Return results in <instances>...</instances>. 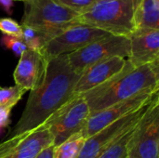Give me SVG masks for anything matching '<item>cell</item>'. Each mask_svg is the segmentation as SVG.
Instances as JSON below:
<instances>
[{
	"mask_svg": "<svg viewBox=\"0 0 159 158\" xmlns=\"http://www.w3.org/2000/svg\"><path fill=\"white\" fill-rule=\"evenodd\" d=\"M80 74L71 67L66 55L46 58L40 82L31 90L22 115L7 137L34 129L60 111L75 96Z\"/></svg>",
	"mask_w": 159,
	"mask_h": 158,
	"instance_id": "6da1fadb",
	"label": "cell"
},
{
	"mask_svg": "<svg viewBox=\"0 0 159 158\" xmlns=\"http://www.w3.org/2000/svg\"><path fill=\"white\" fill-rule=\"evenodd\" d=\"M155 91H159V61L134 67L127 60L122 71L81 95L93 114L142 93Z\"/></svg>",
	"mask_w": 159,
	"mask_h": 158,
	"instance_id": "7a4b0ae2",
	"label": "cell"
},
{
	"mask_svg": "<svg viewBox=\"0 0 159 158\" xmlns=\"http://www.w3.org/2000/svg\"><path fill=\"white\" fill-rule=\"evenodd\" d=\"M140 0H100L78 15L75 24H85L113 35L129 36L135 31L134 13Z\"/></svg>",
	"mask_w": 159,
	"mask_h": 158,
	"instance_id": "3957f363",
	"label": "cell"
},
{
	"mask_svg": "<svg viewBox=\"0 0 159 158\" xmlns=\"http://www.w3.org/2000/svg\"><path fill=\"white\" fill-rule=\"evenodd\" d=\"M78 15L53 0H25L20 25L41 33L49 41L75 25Z\"/></svg>",
	"mask_w": 159,
	"mask_h": 158,
	"instance_id": "277c9868",
	"label": "cell"
},
{
	"mask_svg": "<svg viewBox=\"0 0 159 158\" xmlns=\"http://www.w3.org/2000/svg\"><path fill=\"white\" fill-rule=\"evenodd\" d=\"M90 115V110L82 95L74 96L60 111L46 121L55 146L81 132Z\"/></svg>",
	"mask_w": 159,
	"mask_h": 158,
	"instance_id": "5b68a950",
	"label": "cell"
},
{
	"mask_svg": "<svg viewBox=\"0 0 159 158\" xmlns=\"http://www.w3.org/2000/svg\"><path fill=\"white\" fill-rule=\"evenodd\" d=\"M129 53V38L111 34L65 55L71 67L82 73L89 66L111 57L118 56L127 59Z\"/></svg>",
	"mask_w": 159,
	"mask_h": 158,
	"instance_id": "8992f818",
	"label": "cell"
},
{
	"mask_svg": "<svg viewBox=\"0 0 159 158\" xmlns=\"http://www.w3.org/2000/svg\"><path fill=\"white\" fill-rule=\"evenodd\" d=\"M108 35L111 34L101 29L85 24H75L48 41L39 52L45 58L65 55Z\"/></svg>",
	"mask_w": 159,
	"mask_h": 158,
	"instance_id": "52a82bcc",
	"label": "cell"
},
{
	"mask_svg": "<svg viewBox=\"0 0 159 158\" xmlns=\"http://www.w3.org/2000/svg\"><path fill=\"white\" fill-rule=\"evenodd\" d=\"M140 158H159V95L154 97L129 142Z\"/></svg>",
	"mask_w": 159,
	"mask_h": 158,
	"instance_id": "ba28073f",
	"label": "cell"
},
{
	"mask_svg": "<svg viewBox=\"0 0 159 158\" xmlns=\"http://www.w3.org/2000/svg\"><path fill=\"white\" fill-rule=\"evenodd\" d=\"M52 143L53 138L45 122L34 129L7 137L0 142V158H35Z\"/></svg>",
	"mask_w": 159,
	"mask_h": 158,
	"instance_id": "9c48e42d",
	"label": "cell"
},
{
	"mask_svg": "<svg viewBox=\"0 0 159 158\" xmlns=\"http://www.w3.org/2000/svg\"><path fill=\"white\" fill-rule=\"evenodd\" d=\"M158 92H144L99 112L90 114L85 128L81 131L82 135L88 139L108 125L142 109L147 105Z\"/></svg>",
	"mask_w": 159,
	"mask_h": 158,
	"instance_id": "30bf717a",
	"label": "cell"
},
{
	"mask_svg": "<svg viewBox=\"0 0 159 158\" xmlns=\"http://www.w3.org/2000/svg\"><path fill=\"white\" fill-rule=\"evenodd\" d=\"M150 102L142 109L108 125L92 136L89 137L77 158L98 157L113 142L140 122Z\"/></svg>",
	"mask_w": 159,
	"mask_h": 158,
	"instance_id": "8fae6325",
	"label": "cell"
},
{
	"mask_svg": "<svg viewBox=\"0 0 159 158\" xmlns=\"http://www.w3.org/2000/svg\"><path fill=\"white\" fill-rule=\"evenodd\" d=\"M126 62L127 59L115 56L89 66L81 73L75 86L74 95H81L103 84L122 71Z\"/></svg>",
	"mask_w": 159,
	"mask_h": 158,
	"instance_id": "7c38bea8",
	"label": "cell"
},
{
	"mask_svg": "<svg viewBox=\"0 0 159 158\" xmlns=\"http://www.w3.org/2000/svg\"><path fill=\"white\" fill-rule=\"evenodd\" d=\"M129 53L127 60L139 67L159 61V30L135 31L129 36Z\"/></svg>",
	"mask_w": 159,
	"mask_h": 158,
	"instance_id": "4fadbf2b",
	"label": "cell"
},
{
	"mask_svg": "<svg viewBox=\"0 0 159 158\" xmlns=\"http://www.w3.org/2000/svg\"><path fill=\"white\" fill-rule=\"evenodd\" d=\"M45 65L46 58L39 51L27 49L20 55L13 73L15 85L25 91L33 90L40 82Z\"/></svg>",
	"mask_w": 159,
	"mask_h": 158,
	"instance_id": "5bb4252c",
	"label": "cell"
},
{
	"mask_svg": "<svg viewBox=\"0 0 159 158\" xmlns=\"http://www.w3.org/2000/svg\"><path fill=\"white\" fill-rule=\"evenodd\" d=\"M134 25L135 31L159 30V0H140L134 13Z\"/></svg>",
	"mask_w": 159,
	"mask_h": 158,
	"instance_id": "9a60e30c",
	"label": "cell"
},
{
	"mask_svg": "<svg viewBox=\"0 0 159 158\" xmlns=\"http://www.w3.org/2000/svg\"><path fill=\"white\" fill-rule=\"evenodd\" d=\"M86 140L81 132L71 136L62 143L55 146L53 158H77Z\"/></svg>",
	"mask_w": 159,
	"mask_h": 158,
	"instance_id": "2e32d148",
	"label": "cell"
},
{
	"mask_svg": "<svg viewBox=\"0 0 159 158\" xmlns=\"http://www.w3.org/2000/svg\"><path fill=\"white\" fill-rule=\"evenodd\" d=\"M137 125L122 134L115 142H113L97 158H127L129 144Z\"/></svg>",
	"mask_w": 159,
	"mask_h": 158,
	"instance_id": "e0dca14e",
	"label": "cell"
},
{
	"mask_svg": "<svg viewBox=\"0 0 159 158\" xmlns=\"http://www.w3.org/2000/svg\"><path fill=\"white\" fill-rule=\"evenodd\" d=\"M26 91L18 86L0 88V106L12 110Z\"/></svg>",
	"mask_w": 159,
	"mask_h": 158,
	"instance_id": "ac0fdd59",
	"label": "cell"
},
{
	"mask_svg": "<svg viewBox=\"0 0 159 158\" xmlns=\"http://www.w3.org/2000/svg\"><path fill=\"white\" fill-rule=\"evenodd\" d=\"M21 39L28 49L35 51H40L48 41V38L41 33L29 27H22Z\"/></svg>",
	"mask_w": 159,
	"mask_h": 158,
	"instance_id": "d6986e66",
	"label": "cell"
},
{
	"mask_svg": "<svg viewBox=\"0 0 159 158\" xmlns=\"http://www.w3.org/2000/svg\"><path fill=\"white\" fill-rule=\"evenodd\" d=\"M0 32L4 35L22 37V26L11 18H0Z\"/></svg>",
	"mask_w": 159,
	"mask_h": 158,
	"instance_id": "ffe728a7",
	"label": "cell"
},
{
	"mask_svg": "<svg viewBox=\"0 0 159 158\" xmlns=\"http://www.w3.org/2000/svg\"><path fill=\"white\" fill-rule=\"evenodd\" d=\"M1 45L4 46L6 48L11 50L17 57H20V55L28 49L26 45L22 41V39L12 37V36H7V35L2 36Z\"/></svg>",
	"mask_w": 159,
	"mask_h": 158,
	"instance_id": "44dd1931",
	"label": "cell"
},
{
	"mask_svg": "<svg viewBox=\"0 0 159 158\" xmlns=\"http://www.w3.org/2000/svg\"><path fill=\"white\" fill-rule=\"evenodd\" d=\"M61 6L69 8L78 14H81L91 7L96 0H53Z\"/></svg>",
	"mask_w": 159,
	"mask_h": 158,
	"instance_id": "7402d4cb",
	"label": "cell"
},
{
	"mask_svg": "<svg viewBox=\"0 0 159 158\" xmlns=\"http://www.w3.org/2000/svg\"><path fill=\"white\" fill-rule=\"evenodd\" d=\"M10 114L11 110L5 108L3 106H0V131L7 128L10 123Z\"/></svg>",
	"mask_w": 159,
	"mask_h": 158,
	"instance_id": "603a6c76",
	"label": "cell"
},
{
	"mask_svg": "<svg viewBox=\"0 0 159 158\" xmlns=\"http://www.w3.org/2000/svg\"><path fill=\"white\" fill-rule=\"evenodd\" d=\"M54 148H55V145L53 143L50 144L49 146H48L47 148L42 150L35 158H53Z\"/></svg>",
	"mask_w": 159,
	"mask_h": 158,
	"instance_id": "cb8c5ba5",
	"label": "cell"
},
{
	"mask_svg": "<svg viewBox=\"0 0 159 158\" xmlns=\"http://www.w3.org/2000/svg\"><path fill=\"white\" fill-rule=\"evenodd\" d=\"M0 6L5 9L6 12L11 13L13 7V0H0Z\"/></svg>",
	"mask_w": 159,
	"mask_h": 158,
	"instance_id": "d4e9b609",
	"label": "cell"
},
{
	"mask_svg": "<svg viewBox=\"0 0 159 158\" xmlns=\"http://www.w3.org/2000/svg\"><path fill=\"white\" fill-rule=\"evenodd\" d=\"M127 158H140L138 156L137 153L135 152L134 149H132L131 147H129V151H128V156Z\"/></svg>",
	"mask_w": 159,
	"mask_h": 158,
	"instance_id": "484cf974",
	"label": "cell"
},
{
	"mask_svg": "<svg viewBox=\"0 0 159 158\" xmlns=\"http://www.w3.org/2000/svg\"><path fill=\"white\" fill-rule=\"evenodd\" d=\"M13 1H14V0H13ZM18 1H23V2H24L25 0H18Z\"/></svg>",
	"mask_w": 159,
	"mask_h": 158,
	"instance_id": "4316f807",
	"label": "cell"
},
{
	"mask_svg": "<svg viewBox=\"0 0 159 158\" xmlns=\"http://www.w3.org/2000/svg\"><path fill=\"white\" fill-rule=\"evenodd\" d=\"M96 1H100V0H96Z\"/></svg>",
	"mask_w": 159,
	"mask_h": 158,
	"instance_id": "83f0119b",
	"label": "cell"
},
{
	"mask_svg": "<svg viewBox=\"0 0 159 158\" xmlns=\"http://www.w3.org/2000/svg\"><path fill=\"white\" fill-rule=\"evenodd\" d=\"M0 88H1V87H0Z\"/></svg>",
	"mask_w": 159,
	"mask_h": 158,
	"instance_id": "f1b7e54d",
	"label": "cell"
}]
</instances>
